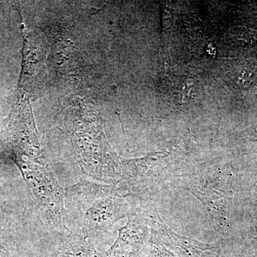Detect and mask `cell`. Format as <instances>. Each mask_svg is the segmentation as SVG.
Returning a JSON list of instances; mask_svg holds the SVG:
<instances>
[{"label": "cell", "instance_id": "cell-1", "mask_svg": "<svg viewBox=\"0 0 257 257\" xmlns=\"http://www.w3.org/2000/svg\"><path fill=\"white\" fill-rule=\"evenodd\" d=\"M116 185L80 179L65 189L64 223L69 232L96 243L132 209Z\"/></svg>", "mask_w": 257, "mask_h": 257}, {"label": "cell", "instance_id": "cell-2", "mask_svg": "<svg viewBox=\"0 0 257 257\" xmlns=\"http://www.w3.org/2000/svg\"><path fill=\"white\" fill-rule=\"evenodd\" d=\"M126 225L119 229L117 239L106 251L108 257H145L151 246V229L148 207L141 204L132 209Z\"/></svg>", "mask_w": 257, "mask_h": 257}, {"label": "cell", "instance_id": "cell-3", "mask_svg": "<svg viewBox=\"0 0 257 257\" xmlns=\"http://www.w3.org/2000/svg\"><path fill=\"white\" fill-rule=\"evenodd\" d=\"M152 242L159 243L179 257H223L219 246L176 234L162 221L155 205L149 208Z\"/></svg>", "mask_w": 257, "mask_h": 257}, {"label": "cell", "instance_id": "cell-4", "mask_svg": "<svg viewBox=\"0 0 257 257\" xmlns=\"http://www.w3.org/2000/svg\"><path fill=\"white\" fill-rule=\"evenodd\" d=\"M223 181V175L216 171L213 174L191 175L186 184V189L202 202L218 228L225 221L227 204Z\"/></svg>", "mask_w": 257, "mask_h": 257}, {"label": "cell", "instance_id": "cell-5", "mask_svg": "<svg viewBox=\"0 0 257 257\" xmlns=\"http://www.w3.org/2000/svg\"><path fill=\"white\" fill-rule=\"evenodd\" d=\"M50 257H108L96 248L95 243L69 234L54 244Z\"/></svg>", "mask_w": 257, "mask_h": 257}, {"label": "cell", "instance_id": "cell-6", "mask_svg": "<svg viewBox=\"0 0 257 257\" xmlns=\"http://www.w3.org/2000/svg\"><path fill=\"white\" fill-rule=\"evenodd\" d=\"M5 220L4 216L0 212V255L6 253L13 246V240L5 230Z\"/></svg>", "mask_w": 257, "mask_h": 257}, {"label": "cell", "instance_id": "cell-7", "mask_svg": "<svg viewBox=\"0 0 257 257\" xmlns=\"http://www.w3.org/2000/svg\"><path fill=\"white\" fill-rule=\"evenodd\" d=\"M151 247L152 252L155 257H179L159 243L152 242Z\"/></svg>", "mask_w": 257, "mask_h": 257}]
</instances>
